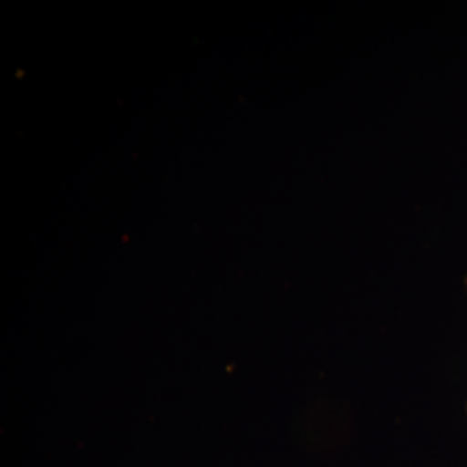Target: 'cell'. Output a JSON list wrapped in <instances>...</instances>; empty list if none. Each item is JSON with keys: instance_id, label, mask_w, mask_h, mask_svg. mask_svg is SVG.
Segmentation results:
<instances>
[{"instance_id": "obj_1", "label": "cell", "mask_w": 467, "mask_h": 467, "mask_svg": "<svg viewBox=\"0 0 467 467\" xmlns=\"http://www.w3.org/2000/svg\"><path fill=\"white\" fill-rule=\"evenodd\" d=\"M466 285H467V281H466Z\"/></svg>"}]
</instances>
